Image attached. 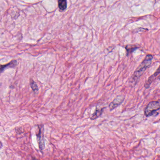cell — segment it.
<instances>
[{
    "instance_id": "8",
    "label": "cell",
    "mask_w": 160,
    "mask_h": 160,
    "mask_svg": "<svg viewBox=\"0 0 160 160\" xmlns=\"http://www.w3.org/2000/svg\"><path fill=\"white\" fill-rule=\"evenodd\" d=\"M58 6L60 10L64 11L67 7V2L66 0H59Z\"/></svg>"
},
{
    "instance_id": "5",
    "label": "cell",
    "mask_w": 160,
    "mask_h": 160,
    "mask_svg": "<svg viewBox=\"0 0 160 160\" xmlns=\"http://www.w3.org/2000/svg\"><path fill=\"white\" fill-rule=\"evenodd\" d=\"M160 73V66L158 69L154 73V74H153V75H152V76H150V77H149V80L146 81V83L145 84V88L146 89L149 88L150 87V85H151L153 81L156 79L157 76H158Z\"/></svg>"
},
{
    "instance_id": "7",
    "label": "cell",
    "mask_w": 160,
    "mask_h": 160,
    "mask_svg": "<svg viewBox=\"0 0 160 160\" xmlns=\"http://www.w3.org/2000/svg\"><path fill=\"white\" fill-rule=\"evenodd\" d=\"M105 108V107L102 108H100L96 107L94 113H93L90 117V119L94 120V119H96L97 118L100 117L102 115V113H103V111L104 110V109Z\"/></svg>"
},
{
    "instance_id": "4",
    "label": "cell",
    "mask_w": 160,
    "mask_h": 160,
    "mask_svg": "<svg viewBox=\"0 0 160 160\" xmlns=\"http://www.w3.org/2000/svg\"><path fill=\"white\" fill-rule=\"evenodd\" d=\"M125 99V97L123 95H119L110 104L109 107L111 111L114 110L116 108L121 104L123 102Z\"/></svg>"
},
{
    "instance_id": "11",
    "label": "cell",
    "mask_w": 160,
    "mask_h": 160,
    "mask_svg": "<svg viewBox=\"0 0 160 160\" xmlns=\"http://www.w3.org/2000/svg\"><path fill=\"white\" fill-rule=\"evenodd\" d=\"M2 147V144L1 142L0 141V149H1Z\"/></svg>"
},
{
    "instance_id": "9",
    "label": "cell",
    "mask_w": 160,
    "mask_h": 160,
    "mask_svg": "<svg viewBox=\"0 0 160 160\" xmlns=\"http://www.w3.org/2000/svg\"><path fill=\"white\" fill-rule=\"evenodd\" d=\"M30 85H31V88H32L33 92L35 93H38V91H39V88H38V85L34 81L31 80L30 82Z\"/></svg>"
},
{
    "instance_id": "1",
    "label": "cell",
    "mask_w": 160,
    "mask_h": 160,
    "mask_svg": "<svg viewBox=\"0 0 160 160\" xmlns=\"http://www.w3.org/2000/svg\"><path fill=\"white\" fill-rule=\"evenodd\" d=\"M153 58V57L151 55H146L145 58L138 67L131 77V83L134 84L137 83L138 81L141 78V76L143 75L146 69L151 65Z\"/></svg>"
},
{
    "instance_id": "3",
    "label": "cell",
    "mask_w": 160,
    "mask_h": 160,
    "mask_svg": "<svg viewBox=\"0 0 160 160\" xmlns=\"http://www.w3.org/2000/svg\"><path fill=\"white\" fill-rule=\"evenodd\" d=\"M39 131L37 134V141H38L39 149L42 152L45 148V138H44V126L43 124H41L38 126Z\"/></svg>"
},
{
    "instance_id": "6",
    "label": "cell",
    "mask_w": 160,
    "mask_h": 160,
    "mask_svg": "<svg viewBox=\"0 0 160 160\" xmlns=\"http://www.w3.org/2000/svg\"><path fill=\"white\" fill-rule=\"evenodd\" d=\"M17 65V62L16 60H13L8 64L5 65H0V74L4 72L5 70L8 68H12L15 67Z\"/></svg>"
},
{
    "instance_id": "10",
    "label": "cell",
    "mask_w": 160,
    "mask_h": 160,
    "mask_svg": "<svg viewBox=\"0 0 160 160\" xmlns=\"http://www.w3.org/2000/svg\"><path fill=\"white\" fill-rule=\"evenodd\" d=\"M137 47H136L135 46H127L126 47V51H127V54H130V53H132V52H134V51L136 50V49H137Z\"/></svg>"
},
{
    "instance_id": "2",
    "label": "cell",
    "mask_w": 160,
    "mask_h": 160,
    "mask_svg": "<svg viewBox=\"0 0 160 160\" xmlns=\"http://www.w3.org/2000/svg\"><path fill=\"white\" fill-rule=\"evenodd\" d=\"M160 109V100L152 101L148 104L144 111L145 115L146 116H150L157 115V111Z\"/></svg>"
}]
</instances>
